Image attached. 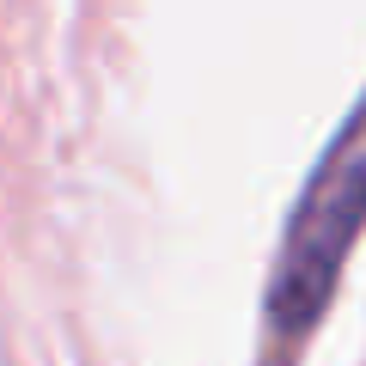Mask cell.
Listing matches in <instances>:
<instances>
[{
    "label": "cell",
    "instance_id": "1",
    "mask_svg": "<svg viewBox=\"0 0 366 366\" xmlns=\"http://www.w3.org/2000/svg\"><path fill=\"white\" fill-rule=\"evenodd\" d=\"M360 232H366V92L330 134L300 202L287 208V226H281V244L269 262V293H262V366L300 360V348L312 342V330L324 324L330 300H336Z\"/></svg>",
    "mask_w": 366,
    "mask_h": 366
}]
</instances>
